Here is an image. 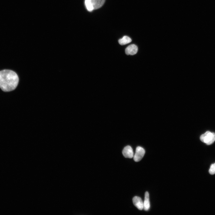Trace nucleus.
<instances>
[{
  "label": "nucleus",
  "mask_w": 215,
  "mask_h": 215,
  "mask_svg": "<svg viewBox=\"0 0 215 215\" xmlns=\"http://www.w3.org/2000/svg\"><path fill=\"white\" fill-rule=\"evenodd\" d=\"M19 81L18 76L15 72L9 70L0 71V88L3 91L9 92L14 90Z\"/></svg>",
  "instance_id": "f257e3e1"
},
{
  "label": "nucleus",
  "mask_w": 215,
  "mask_h": 215,
  "mask_svg": "<svg viewBox=\"0 0 215 215\" xmlns=\"http://www.w3.org/2000/svg\"><path fill=\"white\" fill-rule=\"evenodd\" d=\"M105 0H85V4L87 10L91 12L94 10L101 7L104 4Z\"/></svg>",
  "instance_id": "f03ea898"
},
{
  "label": "nucleus",
  "mask_w": 215,
  "mask_h": 215,
  "mask_svg": "<svg viewBox=\"0 0 215 215\" xmlns=\"http://www.w3.org/2000/svg\"><path fill=\"white\" fill-rule=\"evenodd\" d=\"M200 139L207 145H211L215 141V133L207 131L200 136Z\"/></svg>",
  "instance_id": "7ed1b4c3"
},
{
  "label": "nucleus",
  "mask_w": 215,
  "mask_h": 215,
  "mask_svg": "<svg viewBox=\"0 0 215 215\" xmlns=\"http://www.w3.org/2000/svg\"><path fill=\"white\" fill-rule=\"evenodd\" d=\"M145 153L144 149L140 146L137 147L133 159L135 162H138L140 161L143 157Z\"/></svg>",
  "instance_id": "20e7f679"
},
{
  "label": "nucleus",
  "mask_w": 215,
  "mask_h": 215,
  "mask_svg": "<svg viewBox=\"0 0 215 215\" xmlns=\"http://www.w3.org/2000/svg\"><path fill=\"white\" fill-rule=\"evenodd\" d=\"M137 46L134 44H131L128 46L125 49V53L127 55H133L138 52Z\"/></svg>",
  "instance_id": "39448f33"
},
{
  "label": "nucleus",
  "mask_w": 215,
  "mask_h": 215,
  "mask_svg": "<svg viewBox=\"0 0 215 215\" xmlns=\"http://www.w3.org/2000/svg\"><path fill=\"white\" fill-rule=\"evenodd\" d=\"M122 154L125 158H131L133 157V152L132 148L130 146L125 147L122 150Z\"/></svg>",
  "instance_id": "423d86ee"
},
{
  "label": "nucleus",
  "mask_w": 215,
  "mask_h": 215,
  "mask_svg": "<svg viewBox=\"0 0 215 215\" xmlns=\"http://www.w3.org/2000/svg\"><path fill=\"white\" fill-rule=\"evenodd\" d=\"M134 205L139 210H142L143 208V202L141 198L137 196H134L133 199Z\"/></svg>",
  "instance_id": "0eeeda50"
},
{
  "label": "nucleus",
  "mask_w": 215,
  "mask_h": 215,
  "mask_svg": "<svg viewBox=\"0 0 215 215\" xmlns=\"http://www.w3.org/2000/svg\"><path fill=\"white\" fill-rule=\"evenodd\" d=\"M149 194L148 192L145 193V200L143 203V209L146 211H148L150 208Z\"/></svg>",
  "instance_id": "6e6552de"
},
{
  "label": "nucleus",
  "mask_w": 215,
  "mask_h": 215,
  "mask_svg": "<svg viewBox=\"0 0 215 215\" xmlns=\"http://www.w3.org/2000/svg\"><path fill=\"white\" fill-rule=\"evenodd\" d=\"M131 39L127 36H124L122 38L119 40L118 42L119 44L124 45L130 42Z\"/></svg>",
  "instance_id": "1a4fd4ad"
},
{
  "label": "nucleus",
  "mask_w": 215,
  "mask_h": 215,
  "mask_svg": "<svg viewBox=\"0 0 215 215\" xmlns=\"http://www.w3.org/2000/svg\"><path fill=\"white\" fill-rule=\"evenodd\" d=\"M209 172L211 175H213L215 173V163L211 165Z\"/></svg>",
  "instance_id": "9d476101"
}]
</instances>
